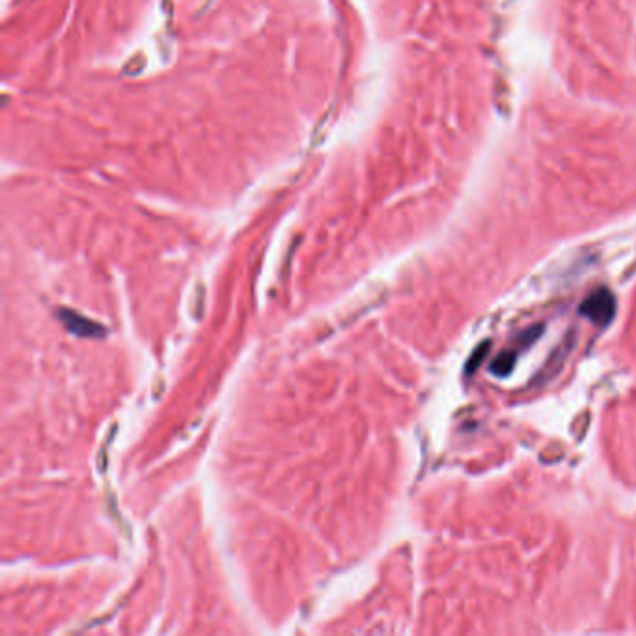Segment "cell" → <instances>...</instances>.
Here are the masks:
<instances>
[{
    "label": "cell",
    "instance_id": "6da1fadb",
    "mask_svg": "<svg viewBox=\"0 0 636 636\" xmlns=\"http://www.w3.org/2000/svg\"><path fill=\"white\" fill-rule=\"evenodd\" d=\"M578 312H581V316L588 317L595 325H609L612 317L616 316L614 295L610 293L609 289H597L582 300Z\"/></svg>",
    "mask_w": 636,
    "mask_h": 636
},
{
    "label": "cell",
    "instance_id": "7a4b0ae2",
    "mask_svg": "<svg viewBox=\"0 0 636 636\" xmlns=\"http://www.w3.org/2000/svg\"><path fill=\"white\" fill-rule=\"evenodd\" d=\"M517 362V351L515 349H510V351H504L502 355H498L489 366V371L495 377H508L513 371Z\"/></svg>",
    "mask_w": 636,
    "mask_h": 636
},
{
    "label": "cell",
    "instance_id": "3957f363",
    "mask_svg": "<svg viewBox=\"0 0 636 636\" xmlns=\"http://www.w3.org/2000/svg\"><path fill=\"white\" fill-rule=\"evenodd\" d=\"M62 317H64L65 325L69 326L71 331L75 332V334H79V336H81V332H82L81 326H88V329H92L93 332H101V329H99V326L93 325V321L82 319V317L75 316V314H71V312H62Z\"/></svg>",
    "mask_w": 636,
    "mask_h": 636
},
{
    "label": "cell",
    "instance_id": "277c9868",
    "mask_svg": "<svg viewBox=\"0 0 636 636\" xmlns=\"http://www.w3.org/2000/svg\"><path fill=\"white\" fill-rule=\"evenodd\" d=\"M487 345H489V343H484V345H479V347L476 349V355H474V359L470 360V362H468V366H467V370H468V371H474V370H476V366H478L479 359H482V357H484V353H482V351H484V349L487 347Z\"/></svg>",
    "mask_w": 636,
    "mask_h": 636
}]
</instances>
